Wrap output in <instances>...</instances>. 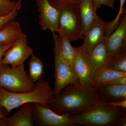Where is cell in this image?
I'll return each mask as SVG.
<instances>
[{"mask_svg": "<svg viewBox=\"0 0 126 126\" xmlns=\"http://www.w3.org/2000/svg\"><path fill=\"white\" fill-rule=\"evenodd\" d=\"M97 99L93 89L77 81L64 88L48 107L60 115L75 116L85 111Z\"/></svg>", "mask_w": 126, "mask_h": 126, "instance_id": "cell-1", "label": "cell"}, {"mask_svg": "<svg viewBox=\"0 0 126 126\" xmlns=\"http://www.w3.org/2000/svg\"><path fill=\"white\" fill-rule=\"evenodd\" d=\"M35 88L25 93H13L0 87V107L4 108L8 114L11 110L27 103H38L45 107L56 97L49 82L41 79L35 82Z\"/></svg>", "mask_w": 126, "mask_h": 126, "instance_id": "cell-2", "label": "cell"}, {"mask_svg": "<svg viewBox=\"0 0 126 126\" xmlns=\"http://www.w3.org/2000/svg\"><path fill=\"white\" fill-rule=\"evenodd\" d=\"M126 109L111 106L97 98L85 111L71 117L76 126H115L118 118L126 115Z\"/></svg>", "mask_w": 126, "mask_h": 126, "instance_id": "cell-3", "label": "cell"}, {"mask_svg": "<svg viewBox=\"0 0 126 126\" xmlns=\"http://www.w3.org/2000/svg\"><path fill=\"white\" fill-rule=\"evenodd\" d=\"M35 83L32 82L25 69V64L12 67L9 64L0 66V87L13 93L33 91Z\"/></svg>", "mask_w": 126, "mask_h": 126, "instance_id": "cell-4", "label": "cell"}, {"mask_svg": "<svg viewBox=\"0 0 126 126\" xmlns=\"http://www.w3.org/2000/svg\"><path fill=\"white\" fill-rule=\"evenodd\" d=\"M52 34L54 43V54L55 67V82L53 90L56 97L64 88L79 81L74 68L63 59L60 54L58 45V35L55 33Z\"/></svg>", "mask_w": 126, "mask_h": 126, "instance_id": "cell-5", "label": "cell"}, {"mask_svg": "<svg viewBox=\"0 0 126 126\" xmlns=\"http://www.w3.org/2000/svg\"><path fill=\"white\" fill-rule=\"evenodd\" d=\"M58 34L66 35L70 41L84 37L78 6L65 7L60 11L58 22Z\"/></svg>", "mask_w": 126, "mask_h": 126, "instance_id": "cell-6", "label": "cell"}, {"mask_svg": "<svg viewBox=\"0 0 126 126\" xmlns=\"http://www.w3.org/2000/svg\"><path fill=\"white\" fill-rule=\"evenodd\" d=\"M34 122L40 126H75L71 116L60 115L48 107L38 103H32Z\"/></svg>", "mask_w": 126, "mask_h": 126, "instance_id": "cell-7", "label": "cell"}, {"mask_svg": "<svg viewBox=\"0 0 126 126\" xmlns=\"http://www.w3.org/2000/svg\"><path fill=\"white\" fill-rule=\"evenodd\" d=\"M33 54V49L27 44V35L24 34L15 41L12 46L5 53L2 63L10 64L12 67L20 66Z\"/></svg>", "mask_w": 126, "mask_h": 126, "instance_id": "cell-8", "label": "cell"}, {"mask_svg": "<svg viewBox=\"0 0 126 126\" xmlns=\"http://www.w3.org/2000/svg\"><path fill=\"white\" fill-rule=\"evenodd\" d=\"M39 12V24L43 30H49L52 33L58 32L60 12L56 10L48 0H36Z\"/></svg>", "mask_w": 126, "mask_h": 126, "instance_id": "cell-9", "label": "cell"}, {"mask_svg": "<svg viewBox=\"0 0 126 126\" xmlns=\"http://www.w3.org/2000/svg\"><path fill=\"white\" fill-rule=\"evenodd\" d=\"M108 24V22H105L98 16L86 32L83 44L79 47L86 56L106 38L105 34Z\"/></svg>", "mask_w": 126, "mask_h": 126, "instance_id": "cell-10", "label": "cell"}, {"mask_svg": "<svg viewBox=\"0 0 126 126\" xmlns=\"http://www.w3.org/2000/svg\"><path fill=\"white\" fill-rule=\"evenodd\" d=\"M126 15L125 14L116 29L106 38L105 44L109 61L115 55L126 53Z\"/></svg>", "mask_w": 126, "mask_h": 126, "instance_id": "cell-11", "label": "cell"}, {"mask_svg": "<svg viewBox=\"0 0 126 126\" xmlns=\"http://www.w3.org/2000/svg\"><path fill=\"white\" fill-rule=\"evenodd\" d=\"M76 55L74 68L81 84L88 88L93 89L92 84L94 74L88 61L87 56L80 47H75Z\"/></svg>", "mask_w": 126, "mask_h": 126, "instance_id": "cell-12", "label": "cell"}, {"mask_svg": "<svg viewBox=\"0 0 126 126\" xmlns=\"http://www.w3.org/2000/svg\"><path fill=\"white\" fill-rule=\"evenodd\" d=\"M32 103L23 104L13 116L0 119V126H34Z\"/></svg>", "mask_w": 126, "mask_h": 126, "instance_id": "cell-13", "label": "cell"}, {"mask_svg": "<svg viewBox=\"0 0 126 126\" xmlns=\"http://www.w3.org/2000/svg\"><path fill=\"white\" fill-rule=\"evenodd\" d=\"M93 90L97 98L108 103L126 99V85L108 84Z\"/></svg>", "mask_w": 126, "mask_h": 126, "instance_id": "cell-14", "label": "cell"}, {"mask_svg": "<svg viewBox=\"0 0 126 126\" xmlns=\"http://www.w3.org/2000/svg\"><path fill=\"white\" fill-rule=\"evenodd\" d=\"M106 38L95 46L87 56L94 74L97 70L107 67L109 61L105 44Z\"/></svg>", "mask_w": 126, "mask_h": 126, "instance_id": "cell-15", "label": "cell"}, {"mask_svg": "<svg viewBox=\"0 0 126 126\" xmlns=\"http://www.w3.org/2000/svg\"><path fill=\"white\" fill-rule=\"evenodd\" d=\"M79 16L84 33L98 18L92 0H81L78 6Z\"/></svg>", "mask_w": 126, "mask_h": 126, "instance_id": "cell-16", "label": "cell"}, {"mask_svg": "<svg viewBox=\"0 0 126 126\" xmlns=\"http://www.w3.org/2000/svg\"><path fill=\"white\" fill-rule=\"evenodd\" d=\"M24 34L20 23L15 20L0 27V45L14 42Z\"/></svg>", "mask_w": 126, "mask_h": 126, "instance_id": "cell-17", "label": "cell"}, {"mask_svg": "<svg viewBox=\"0 0 126 126\" xmlns=\"http://www.w3.org/2000/svg\"><path fill=\"white\" fill-rule=\"evenodd\" d=\"M126 76V72H118L105 67L94 73L92 82V88L93 89L96 87L110 83L116 79Z\"/></svg>", "mask_w": 126, "mask_h": 126, "instance_id": "cell-18", "label": "cell"}, {"mask_svg": "<svg viewBox=\"0 0 126 126\" xmlns=\"http://www.w3.org/2000/svg\"><path fill=\"white\" fill-rule=\"evenodd\" d=\"M70 42V40L66 35H58V45L60 54L63 59L74 68L76 50L75 47L71 45Z\"/></svg>", "mask_w": 126, "mask_h": 126, "instance_id": "cell-19", "label": "cell"}, {"mask_svg": "<svg viewBox=\"0 0 126 126\" xmlns=\"http://www.w3.org/2000/svg\"><path fill=\"white\" fill-rule=\"evenodd\" d=\"M29 78L32 82H35L41 79L44 74V64L42 61L33 54L29 63Z\"/></svg>", "mask_w": 126, "mask_h": 126, "instance_id": "cell-20", "label": "cell"}, {"mask_svg": "<svg viewBox=\"0 0 126 126\" xmlns=\"http://www.w3.org/2000/svg\"><path fill=\"white\" fill-rule=\"evenodd\" d=\"M107 67L115 71L126 72V53H119L113 56Z\"/></svg>", "mask_w": 126, "mask_h": 126, "instance_id": "cell-21", "label": "cell"}, {"mask_svg": "<svg viewBox=\"0 0 126 126\" xmlns=\"http://www.w3.org/2000/svg\"><path fill=\"white\" fill-rule=\"evenodd\" d=\"M23 0H0V15H7L21 8Z\"/></svg>", "mask_w": 126, "mask_h": 126, "instance_id": "cell-22", "label": "cell"}, {"mask_svg": "<svg viewBox=\"0 0 126 126\" xmlns=\"http://www.w3.org/2000/svg\"><path fill=\"white\" fill-rule=\"evenodd\" d=\"M126 0H120V7L118 14L116 18L112 21L108 22L107 29L105 33V35L107 37L113 32L119 25L121 20L122 15L124 10V6L126 3Z\"/></svg>", "mask_w": 126, "mask_h": 126, "instance_id": "cell-23", "label": "cell"}, {"mask_svg": "<svg viewBox=\"0 0 126 126\" xmlns=\"http://www.w3.org/2000/svg\"><path fill=\"white\" fill-rule=\"evenodd\" d=\"M56 10L60 12L61 10L68 7H77L81 0H48Z\"/></svg>", "mask_w": 126, "mask_h": 126, "instance_id": "cell-24", "label": "cell"}, {"mask_svg": "<svg viewBox=\"0 0 126 126\" xmlns=\"http://www.w3.org/2000/svg\"><path fill=\"white\" fill-rule=\"evenodd\" d=\"M19 11L15 10L7 15H0V27L10 21L15 20L18 15Z\"/></svg>", "mask_w": 126, "mask_h": 126, "instance_id": "cell-25", "label": "cell"}, {"mask_svg": "<svg viewBox=\"0 0 126 126\" xmlns=\"http://www.w3.org/2000/svg\"><path fill=\"white\" fill-rule=\"evenodd\" d=\"M94 7L97 10L102 6H106L114 9L115 0H92Z\"/></svg>", "mask_w": 126, "mask_h": 126, "instance_id": "cell-26", "label": "cell"}, {"mask_svg": "<svg viewBox=\"0 0 126 126\" xmlns=\"http://www.w3.org/2000/svg\"><path fill=\"white\" fill-rule=\"evenodd\" d=\"M14 42L4 45H0V66L2 64V60L4 54L5 52L11 48L14 44Z\"/></svg>", "mask_w": 126, "mask_h": 126, "instance_id": "cell-27", "label": "cell"}, {"mask_svg": "<svg viewBox=\"0 0 126 126\" xmlns=\"http://www.w3.org/2000/svg\"><path fill=\"white\" fill-rule=\"evenodd\" d=\"M109 84L117 85H126V76L116 79Z\"/></svg>", "mask_w": 126, "mask_h": 126, "instance_id": "cell-28", "label": "cell"}, {"mask_svg": "<svg viewBox=\"0 0 126 126\" xmlns=\"http://www.w3.org/2000/svg\"><path fill=\"white\" fill-rule=\"evenodd\" d=\"M111 106L117 107L126 109V99L109 103Z\"/></svg>", "mask_w": 126, "mask_h": 126, "instance_id": "cell-29", "label": "cell"}, {"mask_svg": "<svg viewBox=\"0 0 126 126\" xmlns=\"http://www.w3.org/2000/svg\"><path fill=\"white\" fill-rule=\"evenodd\" d=\"M115 126H126V115L118 118L115 123Z\"/></svg>", "mask_w": 126, "mask_h": 126, "instance_id": "cell-30", "label": "cell"}, {"mask_svg": "<svg viewBox=\"0 0 126 126\" xmlns=\"http://www.w3.org/2000/svg\"><path fill=\"white\" fill-rule=\"evenodd\" d=\"M9 115L6 110L4 108L0 107V119L7 116Z\"/></svg>", "mask_w": 126, "mask_h": 126, "instance_id": "cell-31", "label": "cell"}]
</instances>
